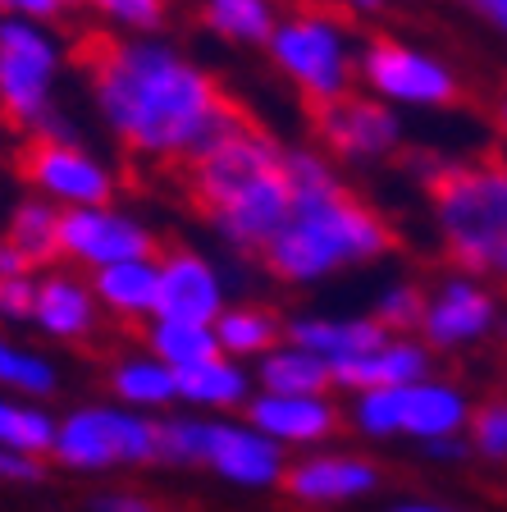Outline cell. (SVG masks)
I'll use <instances>...</instances> for the list:
<instances>
[{
    "label": "cell",
    "mask_w": 507,
    "mask_h": 512,
    "mask_svg": "<svg viewBox=\"0 0 507 512\" xmlns=\"http://www.w3.org/2000/svg\"><path fill=\"white\" fill-rule=\"evenodd\" d=\"M471 5H476V14H485V19L507 37V0H471Z\"/></svg>",
    "instance_id": "41"
},
{
    "label": "cell",
    "mask_w": 507,
    "mask_h": 512,
    "mask_svg": "<svg viewBox=\"0 0 507 512\" xmlns=\"http://www.w3.org/2000/svg\"><path fill=\"white\" fill-rule=\"evenodd\" d=\"M471 394L457 380L444 375H425V380L398 384V389H366V394L348 398L343 421L352 426V435L366 444H434V439H457L471 426Z\"/></svg>",
    "instance_id": "5"
},
{
    "label": "cell",
    "mask_w": 507,
    "mask_h": 512,
    "mask_svg": "<svg viewBox=\"0 0 507 512\" xmlns=\"http://www.w3.org/2000/svg\"><path fill=\"white\" fill-rule=\"evenodd\" d=\"M60 366L46 352L28 348V343L10 339L0 330V394L28 398V403H51L60 394Z\"/></svg>",
    "instance_id": "26"
},
{
    "label": "cell",
    "mask_w": 507,
    "mask_h": 512,
    "mask_svg": "<svg viewBox=\"0 0 507 512\" xmlns=\"http://www.w3.org/2000/svg\"><path fill=\"white\" fill-rule=\"evenodd\" d=\"M142 348L169 366V371H192V366L220 357V339L211 325H183V320H147V343Z\"/></svg>",
    "instance_id": "30"
},
{
    "label": "cell",
    "mask_w": 507,
    "mask_h": 512,
    "mask_svg": "<svg viewBox=\"0 0 507 512\" xmlns=\"http://www.w3.org/2000/svg\"><path fill=\"white\" fill-rule=\"evenodd\" d=\"M316 115V138L329 156L352 160V165H370L384 160L402 147V119L389 110L380 96H343L329 106L311 110Z\"/></svg>",
    "instance_id": "15"
},
{
    "label": "cell",
    "mask_w": 507,
    "mask_h": 512,
    "mask_svg": "<svg viewBox=\"0 0 507 512\" xmlns=\"http://www.w3.org/2000/svg\"><path fill=\"white\" fill-rule=\"evenodd\" d=\"M494 119H498V128L507 133V92H503V101H498V110H494Z\"/></svg>",
    "instance_id": "43"
},
{
    "label": "cell",
    "mask_w": 507,
    "mask_h": 512,
    "mask_svg": "<svg viewBox=\"0 0 507 512\" xmlns=\"http://www.w3.org/2000/svg\"><path fill=\"white\" fill-rule=\"evenodd\" d=\"M284 339L316 352L320 362L343 366L352 357H361V352H370L380 339H389V334L370 316H293L284 320Z\"/></svg>",
    "instance_id": "21"
},
{
    "label": "cell",
    "mask_w": 507,
    "mask_h": 512,
    "mask_svg": "<svg viewBox=\"0 0 507 512\" xmlns=\"http://www.w3.org/2000/svg\"><path fill=\"white\" fill-rule=\"evenodd\" d=\"M160 266V293H156V320H183V325H215L229 307V288L211 256L197 247H169L156 256Z\"/></svg>",
    "instance_id": "17"
},
{
    "label": "cell",
    "mask_w": 507,
    "mask_h": 512,
    "mask_svg": "<svg viewBox=\"0 0 507 512\" xmlns=\"http://www.w3.org/2000/svg\"><path fill=\"white\" fill-rule=\"evenodd\" d=\"M55 5H60V10H64V5H78V0H55Z\"/></svg>",
    "instance_id": "44"
},
{
    "label": "cell",
    "mask_w": 507,
    "mask_h": 512,
    "mask_svg": "<svg viewBox=\"0 0 507 512\" xmlns=\"http://www.w3.org/2000/svg\"><path fill=\"white\" fill-rule=\"evenodd\" d=\"M211 330L220 339L224 357H233V362H261L265 352H275L284 343V316H275L261 302H229Z\"/></svg>",
    "instance_id": "24"
},
{
    "label": "cell",
    "mask_w": 507,
    "mask_h": 512,
    "mask_svg": "<svg viewBox=\"0 0 507 512\" xmlns=\"http://www.w3.org/2000/svg\"><path fill=\"white\" fill-rule=\"evenodd\" d=\"M96 10L106 14L110 23L133 32H156L169 14V0H92Z\"/></svg>",
    "instance_id": "33"
},
{
    "label": "cell",
    "mask_w": 507,
    "mask_h": 512,
    "mask_svg": "<svg viewBox=\"0 0 507 512\" xmlns=\"http://www.w3.org/2000/svg\"><path fill=\"white\" fill-rule=\"evenodd\" d=\"M252 380L261 394H334V366L288 339L256 362Z\"/></svg>",
    "instance_id": "25"
},
{
    "label": "cell",
    "mask_w": 507,
    "mask_h": 512,
    "mask_svg": "<svg viewBox=\"0 0 507 512\" xmlns=\"http://www.w3.org/2000/svg\"><path fill=\"white\" fill-rule=\"evenodd\" d=\"M421 453L430 462H466L471 458V444H466V435L457 439H434V444H421Z\"/></svg>",
    "instance_id": "39"
},
{
    "label": "cell",
    "mask_w": 507,
    "mask_h": 512,
    "mask_svg": "<svg viewBox=\"0 0 507 512\" xmlns=\"http://www.w3.org/2000/svg\"><path fill=\"white\" fill-rule=\"evenodd\" d=\"M498 334H503V339H507V320H503V325H498Z\"/></svg>",
    "instance_id": "45"
},
{
    "label": "cell",
    "mask_w": 507,
    "mask_h": 512,
    "mask_svg": "<svg viewBox=\"0 0 507 512\" xmlns=\"http://www.w3.org/2000/svg\"><path fill=\"white\" fill-rule=\"evenodd\" d=\"M32 307H37V275L0 279V330L32 325Z\"/></svg>",
    "instance_id": "34"
},
{
    "label": "cell",
    "mask_w": 507,
    "mask_h": 512,
    "mask_svg": "<svg viewBox=\"0 0 507 512\" xmlns=\"http://www.w3.org/2000/svg\"><path fill=\"white\" fill-rule=\"evenodd\" d=\"M60 14L55 0H0V19H32V23H46Z\"/></svg>",
    "instance_id": "37"
},
{
    "label": "cell",
    "mask_w": 507,
    "mask_h": 512,
    "mask_svg": "<svg viewBox=\"0 0 507 512\" xmlns=\"http://www.w3.org/2000/svg\"><path fill=\"white\" fill-rule=\"evenodd\" d=\"M284 156V142L247 115L233 133L183 165L188 197L238 256H261L293 211Z\"/></svg>",
    "instance_id": "3"
},
{
    "label": "cell",
    "mask_w": 507,
    "mask_h": 512,
    "mask_svg": "<svg viewBox=\"0 0 507 512\" xmlns=\"http://www.w3.org/2000/svg\"><path fill=\"white\" fill-rule=\"evenodd\" d=\"M256 394V380H252V366L247 362H233V357H211V362L192 366V371H179V403L188 412L201 416H233L243 412Z\"/></svg>",
    "instance_id": "20"
},
{
    "label": "cell",
    "mask_w": 507,
    "mask_h": 512,
    "mask_svg": "<svg viewBox=\"0 0 507 512\" xmlns=\"http://www.w3.org/2000/svg\"><path fill=\"white\" fill-rule=\"evenodd\" d=\"M110 398L142 416H165L179 407V375L169 371L147 348L124 352L110 362Z\"/></svg>",
    "instance_id": "22"
},
{
    "label": "cell",
    "mask_w": 507,
    "mask_h": 512,
    "mask_svg": "<svg viewBox=\"0 0 507 512\" xmlns=\"http://www.w3.org/2000/svg\"><path fill=\"white\" fill-rule=\"evenodd\" d=\"M55 421H60V416H55L46 403H28V398L0 394V448H10V453L51 462Z\"/></svg>",
    "instance_id": "28"
},
{
    "label": "cell",
    "mask_w": 507,
    "mask_h": 512,
    "mask_svg": "<svg viewBox=\"0 0 507 512\" xmlns=\"http://www.w3.org/2000/svg\"><path fill=\"white\" fill-rule=\"evenodd\" d=\"M329 5H343V10H380L375 0H329Z\"/></svg>",
    "instance_id": "42"
},
{
    "label": "cell",
    "mask_w": 507,
    "mask_h": 512,
    "mask_svg": "<svg viewBox=\"0 0 507 512\" xmlns=\"http://www.w3.org/2000/svg\"><path fill=\"white\" fill-rule=\"evenodd\" d=\"M92 293L101 311L119 320H156V293H160V266L156 256L147 261H119V266L92 270Z\"/></svg>",
    "instance_id": "23"
},
{
    "label": "cell",
    "mask_w": 507,
    "mask_h": 512,
    "mask_svg": "<svg viewBox=\"0 0 507 512\" xmlns=\"http://www.w3.org/2000/svg\"><path fill=\"white\" fill-rule=\"evenodd\" d=\"M275 69L307 96V106L320 110L329 101H343L357 78V55L348 42V23L334 5H302L284 14L270 37Z\"/></svg>",
    "instance_id": "8"
},
{
    "label": "cell",
    "mask_w": 507,
    "mask_h": 512,
    "mask_svg": "<svg viewBox=\"0 0 507 512\" xmlns=\"http://www.w3.org/2000/svg\"><path fill=\"white\" fill-rule=\"evenodd\" d=\"M243 416L265 439H275L288 458L311 453V448H329L338 439V430L348 426L343 407L329 394H261L256 389L252 403L243 407Z\"/></svg>",
    "instance_id": "16"
},
{
    "label": "cell",
    "mask_w": 507,
    "mask_h": 512,
    "mask_svg": "<svg viewBox=\"0 0 507 512\" xmlns=\"http://www.w3.org/2000/svg\"><path fill=\"white\" fill-rule=\"evenodd\" d=\"M284 170L293 211L261 252L265 270L279 284H320L338 270L370 266V261H380L398 247L393 224L343 188L334 160L325 151L293 147L284 156Z\"/></svg>",
    "instance_id": "2"
},
{
    "label": "cell",
    "mask_w": 507,
    "mask_h": 512,
    "mask_svg": "<svg viewBox=\"0 0 507 512\" xmlns=\"http://www.w3.org/2000/svg\"><path fill=\"white\" fill-rule=\"evenodd\" d=\"M87 512H165L156 494L128 490V485H106V490L87 494Z\"/></svg>",
    "instance_id": "35"
},
{
    "label": "cell",
    "mask_w": 507,
    "mask_h": 512,
    "mask_svg": "<svg viewBox=\"0 0 507 512\" xmlns=\"http://www.w3.org/2000/svg\"><path fill=\"white\" fill-rule=\"evenodd\" d=\"M28 275H37V266H32L10 238H0V279H28Z\"/></svg>",
    "instance_id": "38"
},
{
    "label": "cell",
    "mask_w": 507,
    "mask_h": 512,
    "mask_svg": "<svg viewBox=\"0 0 507 512\" xmlns=\"http://www.w3.org/2000/svg\"><path fill=\"white\" fill-rule=\"evenodd\" d=\"M357 74L366 87L380 96L384 106H416V110H448L457 106L462 83H457L453 64L439 55L416 51V46L398 42V37H375L366 51L357 55Z\"/></svg>",
    "instance_id": "9"
},
{
    "label": "cell",
    "mask_w": 507,
    "mask_h": 512,
    "mask_svg": "<svg viewBox=\"0 0 507 512\" xmlns=\"http://www.w3.org/2000/svg\"><path fill=\"white\" fill-rule=\"evenodd\" d=\"M434 234L462 275L507 288V165L503 160H421Z\"/></svg>",
    "instance_id": "4"
},
{
    "label": "cell",
    "mask_w": 507,
    "mask_h": 512,
    "mask_svg": "<svg viewBox=\"0 0 507 512\" xmlns=\"http://www.w3.org/2000/svg\"><path fill=\"white\" fill-rule=\"evenodd\" d=\"M466 444H471V458L507 467V394H494V398H485V403H476L471 426H466Z\"/></svg>",
    "instance_id": "32"
},
{
    "label": "cell",
    "mask_w": 507,
    "mask_h": 512,
    "mask_svg": "<svg viewBox=\"0 0 507 512\" xmlns=\"http://www.w3.org/2000/svg\"><path fill=\"white\" fill-rule=\"evenodd\" d=\"M74 60L110 133L156 165H192L247 119L201 64L151 37L87 32Z\"/></svg>",
    "instance_id": "1"
},
{
    "label": "cell",
    "mask_w": 507,
    "mask_h": 512,
    "mask_svg": "<svg viewBox=\"0 0 507 512\" xmlns=\"http://www.w3.org/2000/svg\"><path fill=\"white\" fill-rule=\"evenodd\" d=\"M384 485V467L370 453H352V448H311V453H297L288 458L284 485L288 494L302 508H348L361 503L370 494H380Z\"/></svg>",
    "instance_id": "13"
},
{
    "label": "cell",
    "mask_w": 507,
    "mask_h": 512,
    "mask_svg": "<svg viewBox=\"0 0 507 512\" xmlns=\"http://www.w3.org/2000/svg\"><path fill=\"white\" fill-rule=\"evenodd\" d=\"M498 325H503L498 288L476 275H448L425 293V316L416 334L430 343V352H457L485 343L489 334H498Z\"/></svg>",
    "instance_id": "14"
},
{
    "label": "cell",
    "mask_w": 507,
    "mask_h": 512,
    "mask_svg": "<svg viewBox=\"0 0 507 512\" xmlns=\"http://www.w3.org/2000/svg\"><path fill=\"white\" fill-rule=\"evenodd\" d=\"M434 375V352L421 334H389L370 352L352 357V362L334 366V389L338 394H366V389H398Z\"/></svg>",
    "instance_id": "18"
},
{
    "label": "cell",
    "mask_w": 507,
    "mask_h": 512,
    "mask_svg": "<svg viewBox=\"0 0 507 512\" xmlns=\"http://www.w3.org/2000/svg\"><path fill=\"white\" fill-rule=\"evenodd\" d=\"M0 238H10L32 266H51V261H60V206L32 192L10 211V224Z\"/></svg>",
    "instance_id": "29"
},
{
    "label": "cell",
    "mask_w": 507,
    "mask_h": 512,
    "mask_svg": "<svg viewBox=\"0 0 507 512\" xmlns=\"http://www.w3.org/2000/svg\"><path fill=\"white\" fill-rule=\"evenodd\" d=\"M425 293L430 288L412 284V279H393V284L380 288V298L370 307V320L380 325L384 334H416L425 316Z\"/></svg>",
    "instance_id": "31"
},
{
    "label": "cell",
    "mask_w": 507,
    "mask_h": 512,
    "mask_svg": "<svg viewBox=\"0 0 507 512\" xmlns=\"http://www.w3.org/2000/svg\"><path fill=\"white\" fill-rule=\"evenodd\" d=\"M46 480V462L42 458H23L0 448V485H42Z\"/></svg>",
    "instance_id": "36"
},
{
    "label": "cell",
    "mask_w": 507,
    "mask_h": 512,
    "mask_svg": "<svg viewBox=\"0 0 507 512\" xmlns=\"http://www.w3.org/2000/svg\"><path fill=\"white\" fill-rule=\"evenodd\" d=\"M60 42L46 23L0 19V115L23 138H74L55 110Z\"/></svg>",
    "instance_id": "7"
},
{
    "label": "cell",
    "mask_w": 507,
    "mask_h": 512,
    "mask_svg": "<svg viewBox=\"0 0 507 512\" xmlns=\"http://www.w3.org/2000/svg\"><path fill=\"white\" fill-rule=\"evenodd\" d=\"M19 174L37 197L69 206H110L119 192V179L106 160H96L78 138H23Z\"/></svg>",
    "instance_id": "10"
},
{
    "label": "cell",
    "mask_w": 507,
    "mask_h": 512,
    "mask_svg": "<svg viewBox=\"0 0 507 512\" xmlns=\"http://www.w3.org/2000/svg\"><path fill=\"white\" fill-rule=\"evenodd\" d=\"M384 512H462V508H453V503H439V499H398V503H389Z\"/></svg>",
    "instance_id": "40"
},
{
    "label": "cell",
    "mask_w": 507,
    "mask_h": 512,
    "mask_svg": "<svg viewBox=\"0 0 507 512\" xmlns=\"http://www.w3.org/2000/svg\"><path fill=\"white\" fill-rule=\"evenodd\" d=\"M201 19L215 37L238 46H270L279 28V5L275 0H206Z\"/></svg>",
    "instance_id": "27"
},
{
    "label": "cell",
    "mask_w": 507,
    "mask_h": 512,
    "mask_svg": "<svg viewBox=\"0 0 507 512\" xmlns=\"http://www.w3.org/2000/svg\"><path fill=\"white\" fill-rule=\"evenodd\" d=\"M60 256L83 270H106L119 261L160 256V243L138 215L110 206H69L60 211Z\"/></svg>",
    "instance_id": "12"
},
{
    "label": "cell",
    "mask_w": 507,
    "mask_h": 512,
    "mask_svg": "<svg viewBox=\"0 0 507 512\" xmlns=\"http://www.w3.org/2000/svg\"><path fill=\"white\" fill-rule=\"evenodd\" d=\"M229 490L265 494L284 485L288 453L265 439L247 416H206V444H201V467Z\"/></svg>",
    "instance_id": "11"
},
{
    "label": "cell",
    "mask_w": 507,
    "mask_h": 512,
    "mask_svg": "<svg viewBox=\"0 0 507 512\" xmlns=\"http://www.w3.org/2000/svg\"><path fill=\"white\" fill-rule=\"evenodd\" d=\"M32 330L51 343H87L101 330V302L92 284L69 270L37 275V307H32Z\"/></svg>",
    "instance_id": "19"
},
{
    "label": "cell",
    "mask_w": 507,
    "mask_h": 512,
    "mask_svg": "<svg viewBox=\"0 0 507 512\" xmlns=\"http://www.w3.org/2000/svg\"><path fill=\"white\" fill-rule=\"evenodd\" d=\"M51 462L69 476H115L156 462V416L119 407L115 398L78 403L55 421Z\"/></svg>",
    "instance_id": "6"
},
{
    "label": "cell",
    "mask_w": 507,
    "mask_h": 512,
    "mask_svg": "<svg viewBox=\"0 0 507 512\" xmlns=\"http://www.w3.org/2000/svg\"><path fill=\"white\" fill-rule=\"evenodd\" d=\"M375 5H384V0H375Z\"/></svg>",
    "instance_id": "46"
}]
</instances>
